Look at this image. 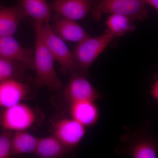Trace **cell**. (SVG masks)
Masks as SVG:
<instances>
[{
	"label": "cell",
	"instance_id": "1",
	"mask_svg": "<svg viewBox=\"0 0 158 158\" xmlns=\"http://www.w3.org/2000/svg\"><path fill=\"white\" fill-rule=\"evenodd\" d=\"M36 40L34 52V69L36 77L34 84L37 88L46 87L50 90H56L62 88V82L55 70V59L44 40L40 23L35 24Z\"/></svg>",
	"mask_w": 158,
	"mask_h": 158
},
{
	"label": "cell",
	"instance_id": "2",
	"mask_svg": "<svg viewBox=\"0 0 158 158\" xmlns=\"http://www.w3.org/2000/svg\"><path fill=\"white\" fill-rule=\"evenodd\" d=\"M143 0H98L91 9L92 17L96 20L105 13L127 15L135 19L143 21L148 13Z\"/></svg>",
	"mask_w": 158,
	"mask_h": 158
},
{
	"label": "cell",
	"instance_id": "3",
	"mask_svg": "<svg viewBox=\"0 0 158 158\" xmlns=\"http://www.w3.org/2000/svg\"><path fill=\"white\" fill-rule=\"evenodd\" d=\"M115 37L107 31L100 36L89 37L79 42L72 53L78 68L88 69Z\"/></svg>",
	"mask_w": 158,
	"mask_h": 158
},
{
	"label": "cell",
	"instance_id": "4",
	"mask_svg": "<svg viewBox=\"0 0 158 158\" xmlns=\"http://www.w3.org/2000/svg\"><path fill=\"white\" fill-rule=\"evenodd\" d=\"M40 23L44 42L61 70L64 73L75 71L78 68L77 64L64 41L54 33L49 24Z\"/></svg>",
	"mask_w": 158,
	"mask_h": 158
},
{
	"label": "cell",
	"instance_id": "5",
	"mask_svg": "<svg viewBox=\"0 0 158 158\" xmlns=\"http://www.w3.org/2000/svg\"><path fill=\"white\" fill-rule=\"evenodd\" d=\"M36 118V113L32 108L19 103L2 112V127L3 130L12 131H26L33 126Z\"/></svg>",
	"mask_w": 158,
	"mask_h": 158
},
{
	"label": "cell",
	"instance_id": "6",
	"mask_svg": "<svg viewBox=\"0 0 158 158\" xmlns=\"http://www.w3.org/2000/svg\"><path fill=\"white\" fill-rule=\"evenodd\" d=\"M64 97L69 105L76 102H95L101 95L84 75L74 73L64 90Z\"/></svg>",
	"mask_w": 158,
	"mask_h": 158
},
{
	"label": "cell",
	"instance_id": "7",
	"mask_svg": "<svg viewBox=\"0 0 158 158\" xmlns=\"http://www.w3.org/2000/svg\"><path fill=\"white\" fill-rule=\"evenodd\" d=\"M54 135L69 148L78 145L86 133V127L72 118H62L54 125Z\"/></svg>",
	"mask_w": 158,
	"mask_h": 158
},
{
	"label": "cell",
	"instance_id": "8",
	"mask_svg": "<svg viewBox=\"0 0 158 158\" xmlns=\"http://www.w3.org/2000/svg\"><path fill=\"white\" fill-rule=\"evenodd\" d=\"M34 56L32 49L23 47L12 36H0V58L23 62L34 69Z\"/></svg>",
	"mask_w": 158,
	"mask_h": 158
},
{
	"label": "cell",
	"instance_id": "9",
	"mask_svg": "<svg viewBox=\"0 0 158 158\" xmlns=\"http://www.w3.org/2000/svg\"><path fill=\"white\" fill-rule=\"evenodd\" d=\"M51 10L65 18L77 20L88 14L91 0H53L50 4Z\"/></svg>",
	"mask_w": 158,
	"mask_h": 158
},
{
	"label": "cell",
	"instance_id": "10",
	"mask_svg": "<svg viewBox=\"0 0 158 158\" xmlns=\"http://www.w3.org/2000/svg\"><path fill=\"white\" fill-rule=\"evenodd\" d=\"M27 85L19 80H10L0 83V107L8 108L20 103L27 96Z\"/></svg>",
	"mask_w": 158,
	"mask_h": 158
},
{
	"label": "cell",
	"instance_id": "11",
	"mask_svg": "<svg viewBox=\"0 0 158 158\" xmlns=\"http://www.w3.org/2000/svg\"><path fill=\"white\" fill-rule=\"evenodd\" d=\"M69 106L71 118L85 127L93 126L98 122L99 111L94 102H76Z\"/></svg>",
	"mask_w": 158,
	"mask_h": 158
},
{
	"label": "cell",
	"instance_id": "12",
	"mask_svg": "<svg viewBox=\"0 0 158 158\" xmlns=\"http://www.w3.org/2000/svg\"><path fill=\"white\" fill-rule=\"evenodd\" d=\"M54 33L63 41L80 42L89 37V35L75 21L63 17L51 27Z\"/></svg>",
	"mask_w": 158,
	"mask_h": 158
},
{
	"label": "cell",
	"instance_id": "13",
	"mask_svg": "<svg viewBox=\"0 0 158 158\" xmlns=\"http://www.w3.org/2000/svg\"><path fill=\"white\" fill-rule=\"evenodd\" d=\"M25 17L18 4L9 7L0 5V36H12Z\"/></svg>",
	"mask_w": 158,
	"mask_h": 158
},
{
	"label": "cell",
	"instance_id": "14",
	"mask_svg": "<svg viewBox=\"0 0 158 158\" xmlns=\"http://www.w3.org/2000/svg\"><path fill=\"white\" fill-rule=\"evenodd\" d=\"M23 12L36 22L49 23L51 19V9L47 0H17Z\"/></svg>",
	"mask_w": 158,
	"mask_h": 158
},
{
	"label": "cell",
	"instance_id": "15",
	"mask_svg": "<svg viewBox=\"0 0 158 158\" xmlns=\"http://www.w3.org/2000/svg\"><path fill=\"white\" fill-rule=\"evenodd\" d=\"M70 148L66 147L54 135L39 138L34 153L42 158H56L65 156Z\"/></svg>",
	"mask_w": 158,
	"mask_h": 158
},
{
	"label": "cell",
	"instance_id": "16",
	"mask_svg": "<svg viewBox=\"0 0 158 158\" xmlns=\"http://www.w3.org/2000/svg\"><path fill=\"white\" fill-rule=\"evenodd\" d=\"M128 154L134 158H156L158 149L156 142L145 137L138 138L130 144Z\"/></svg>",
	"mask_w": 158,
	"mask_h": 158
},
{
	"label": "cell",
	"instance_id": "17",
	"mask_svg": "<svg viewBox=\"0 0 158 158\" xmlns=\"http://www.w3.org/2000/svg\"><path fill=\"white\" fill-rule=\"evenodd\" d=\"M15 132L11 140L12 155L34 153L39 138L26 131Z\"/></svg>",
	"mask_w": 158,
	"mask_h": 158
},
{
	"label": "cell",
	"instance_id": "18",
	"mask_svg": "<svg viewBox=\"0 0 158 158\" xmlns=\"http://www.w3.org/2000/svg\"><path fill=\"white\" fill-rule=\"evenodd\" d=\"M135 19L120 14H112L106 21L108 31L116 36H124L135 31L136 28Z\"/></svg>",
	"mask_w": 158,
	"mask_h": 158
},
{
	"label": "cell",
	"instance_id": "19",
	"mask_svg": "<svg viewBox=\"0 0 158 158\" xmlns=\"http://www.w3.org/2000/svg\"><path fill=\"white\" fill-rule=\"evenodd\" d=\"M27 68L23 62L0 58V83L10 80L20 81Z\"/></svg>",
	"mask_w": 158,
	"mask_h": 158
},
{
	"label": "cell",
	"instance_id": "20",
	"mask_svg": "<svg viewBox=\"0 0 158 158\" xmlns=\"http://www.w3.org/2000/svg\"><path fill=\"white\" fill-rule=\"evenodd\" d=\"M13 132L9 130H3L0 135V158H8L11 155V140Z\"/></svg>",
	"mask_w": 158,
	"mask_h": 158
},
{
	"label": "cell",
	"instance_id": "21",
	"mask_svg": "<svg viewBox=\"0 0 158 158\" xmlns=\"http://www.w3.org/2000/svg\"><path fill=\"white\" fill-rule=\"evenodd\" d=\"M150 94L152 98L156 100H158V81L157 79L156 80L153 84L151 86Z\"/></svg>",
	"mask_w": 158,
	"mask_h": 158
},
{
	"label": "cell",
	"instance_id": "22",
	"mask_svg": "<svg viewBox=\"0 0 158 158\" xmlns=\"http://www.w3.org/2000/svg\"><path fill=\"white\" fill-rule=\"evenodd\" d=\"M145 4H148L154 8L156 10L158 9V0H143Z\"/></svg>",
	"mask_w": 158,
	"mask_h": 158
},
{
	"label": "cell",
	"instance_id": "23",
	"mask_svg": "<svg viewBox=\"0 0 158 158\" xmlns=\"http://www.w3.org/2000/svg\"><path fill=\"white\" fill-rule=\"evenodd\" d=\"M2 112L0 113V127H2Z\"/></svg>",
	"mask_w": 158,
	"mask_h": 158
}]
</instances>
